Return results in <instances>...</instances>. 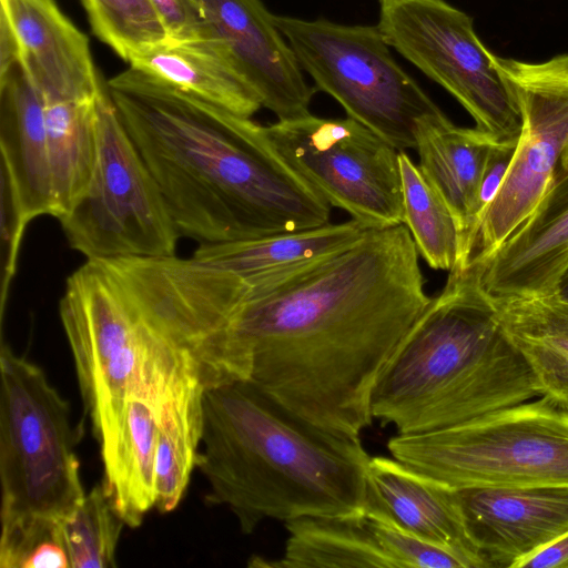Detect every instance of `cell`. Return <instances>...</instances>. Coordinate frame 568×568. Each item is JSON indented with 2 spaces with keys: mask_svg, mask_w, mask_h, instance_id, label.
<instances>
[{
  "mask_svg": "<svg viewBox=\"0 0 568 568\" xmlns=\"http://www.w3.org/2000/svg\"><path fill=\"white\" fill-rule=\"evenodd\" d=\"M192 290L205 322L191 354L205 387L251 379L332 432L359 437L372 394L430 297L405 224L255 280L200 266Z\"/></svg>",
  "mask_w": 568,
  "mask_h": 568,
  "instance_id": "1",
  "label": "cell"
},
{
  "mask_svg": "<svg viewBox=\"0 0 568 568\" xmlns=\"http://www.w3.org/2000/svg\"><path fill=\"white\" fill-rule=\"evenodd\" d=\"M106 85L180 236L216 244L329 223L332 207L251 118L132 67Z\"/></svg>",
  "mask_w": 568,
  "mask_h": 568,
  "instance_id": "2",
  "label": "cell"
},
{
  "mask_svg": "<svg viewBox=\"0 0 568 568\" xmlns=\"http://www.w3.org/2000/svg\"><path fill=\"white\" fill-rule=\"evenodd\" d=\"M196 466L206 500L243 534L268 519L365 514L369 455L361 438L323 428L251 379L204 388Z\"/></svg>",
  "mask_w": 568,
  "mask_h": 568,
  "instance_id": "3",
  "label": "cell"
},
{
  "mask_svg": "<svg viewBox=\"0 0 568 568\" xmlns=\"http://www.w3.org/2000/svg\"><path fill=\"white\" fill-rule=\"evenodd\" d=\"M479 263L449 271L407 331L372 394V415L397 434L432 432L544 395L505 333Z\"/></svg>",
  "mask_w": 568,
  "mask_h": 568,
  "instance_id": "4",
  "label": "cell"
},
{
  "mask_svg": "<svg viewBox=\"0 0 568 568\" xmlns=\"http://www.w3.org/2000/svg\"><path fill=\"white\" fill-rule=\"evenodd\" d=\"M0 372L1 540L12 541L51 528L85 494L68 402L4 343Z\"/></svg>",
  "mask_w": 568,
  "mask_h": 568,
  "instance_id": "5",
  "label": "cell"
},
{
  "mask_svg": "<svg viewBox=\"0 0 568 568\" xmlns=\"http://www.w3.org/2000/svg\"><path fill=\"white\" fill-rule=\"evenodd\" d=\"M387 448L455 489L568 486V407L542 395L452 427L396 434Z\"/></svg>",
  "mask_w": 568,
  "mask_h": 568,
  "instance_id": "6",
  "label": "cell"
},
{
  "mask_svg": "<svg viewBox=\"0 0 568 568\" xmlns=\"http://www.w3.org/2000/svg\"><path fill=\"white\" fill-rule=\"evenodd\" d=\"M274 20L316 89L397 151L415 149L417 124L443 113L395 61L377 26Z\"/></svg>",
  "mask_w": 568,
  "mask_h": 568,
  "instance_id": "7",
  "label": "cell"
},
{
  "mask_svg": "<svg viewBox=\"0 0 568 568\" xmlns=\"http://www.w3.org/2000/svg\"><path fill=\"white\" fill-rule=\"evenodd\" d=\"M98 146L89 183L59 220L87 260L175 255L181 237L163 194L125 129L102 79Z\"/></svg>",
  "mask_w": 568,
  "mask_h": 568,
  "instance_id": "8",
  "label": "cell"
},
{
  "mask_svg": "<svg viewBox=\"0 0 568 568\" xmlns=\"http://www.w3.org/2000/svg\"><path fill=\"white\" fill-rule=\"evenodd\" d=\"M387 44L448 91L496 143H518L523 115L473 19L444 0H378Z\"/></svg>",
  "mask_w": 568,
  "mask_h": 568,
  "instance_id": "9",
  "label": "cell"
},
{
  "mask_svg": "<svg viewBox=\"0 0 568 568\" xmlns=\"http://www.w3.org/2000/svg\"><path fill=\"white\" fill-rule=\"evenodd\" d=\"M276 154L331 207L369 227L404 224L398 152L347 116L305 115L263 125Z\"/></svg>",
  "mask_w": 568,
  "mask_h": 568,
  "instance_id": "10",
  "label": "cell"
},
{
  "mask_svg": "<svg viewBox=\"0 0 568 568\" xmlns=\"http://www.w3.org/2000/svg\"><path fill=\"white\" fill-rule=\"evenodd\" d=\"M59 311L82 399L101 443L121 418L151 324L104 260H87L68 277Z\"/></svg>",
  "mask_w": 568,
  "mask_h": 568,
  "instance_id": "11",
  "label": "cell"
},
{
  "mask_svg": "<svg viewBox=\"0 0 568 568\" xmlns=\"http://www.w3.org/2000/svg\"><path fill=\"white\" fill-rule=\"evenodd\" d=\"M497 61L518 98L523 128L503 184L476 224L466 266L486 262L523 226L568 158V54Z\"/></svg>",
  "mask_w": 568,
  "mask_h": 568,
  "instance_id": "12",
  "label": "cell"
},
{
  "mask_svg": "<svg viewBox=\"0 0 568 568\" xmlns=\"http://www.w3.org/2000/svg\"><path fill=\"white\" fill-rule=\"evenodd\" d=\"M211 40L222 48L278 120L305 115L316 88L311 87L296 57L261 0H196Z\"/></svg>",
  "mask_w": 568,
  "mask_h": 568,
  "instance_id": "13",
  "label": "cell"
},
{
  "mask_svg": "<svg viewBox=\"0 0 568 568\" xmlns=\"http://www.w3.org/2000/svg\"><path fill=\"white\" fill-rule=\"evenodd\" d=\"M469 538L491 567L514 566L568 531V486L456 489Z\"/></svg>",
  "mask_w": 568,
  "mask_h": 568,
  "instance_id": "14",
  "label": "cell"
},
{
  "mask_svg": "<svg viewBox=\"0 0 568 568\" xmlns=\"http://www.w3.org/2000/svg\"><path fill=\"white\" fill-rule=\"evenodd\" d=\"M483 266L496 302L552 295L568 267V158L532 215Z\"/></svg>",
  "mask_w": 568,
  "mask_h": 568,
  "instance_id": "15",
  "label": "cell"
},
{
  "mask_svg": "<svg viewBox=\"0 0 568 568\" xmlns=\"http://www.w3.org/2000/svg\"><path fill=\"white\" fill-rule=\"evenodd\" d=\"M27 73L45 100L93 99L102 74L94 67L89 39L54 0H0Z\"/></svg>",
  "mask_w": 568,
  "mask_h": 568,
  "instance_id": "16",
  "label": "cell"
},
{
  "mask_svg": "<svg viewBox=\"0 0 568 568\" xmlns=\"http://www.w3.org/2000/svg\"><path fill=\"white\" fill-rule=\"evenodd\" d=\"M365 515L485 559L468 536L456 489L393 456L369 457Z\"/></svg>",
  "mask_w": 568,
  "mask_h": 568,
  "instance_id": "17",
  "label": "cell"
},
{
  "mask_svg": "<svg viewBox=\"0 0 568 568\" xmlns=\"http://www.w3.org/2000/svg\"><path fill=\"white\" fill-rule=\"evenodd\" d=\"M0 152L29 220L54 217L45 99L20 60L0 72Z\"/></svg>",
  "mask_w": 568,
  "mask_h": 568,
  "instance_id": "18",
  "label": "cell"
},
{
  "mask_svg": "<svg viewBox=\"0 0 568 568\" xmlns=\"http://www.w3.org/2000/svg\"><path fill=\"white\" fill-rule=\"evenodd\" d=\"M415 139L418 165L450 209L459 227L460 254L454 267H464L477 220L481 176L496 142L476 128L456 126L444 113L420 121Z\"/></svg>",
  "mask_w": 568,
  "mask_h": 568,
  "instance_id": "19",
  "label": "cell"
},
{
  "mask_svg": "<svg viewBox=\"0 0 568 568\" xmlns=\"http://www.w3.org/2000/svg\"><path fill=\"white\" fill-rule=\"evenodd\" d=\"M160 397L135 385L129 392L121 418L100 443L103 484L126 526L142 524L155 506V458Z\"/></svg>",
  "mask_w": 568,
  "mask_h": 568,
  "instance_id": "20",
  "label": "cell"
},
{
  "mask_svg": "<svg viewBox=\"0 0 568 568\" xmlns=\"http://www.w3.org/2000/svg\"><path fill=\"white\" fill-rule=\"evenodd\" d=\"M129 64L245 118L263 108L258 95L214 40L166 41L136 54Z\"/></svg>",
  "mask_w": 568,
  "mask_h": 568,
  "instance_id": "21",
  "label": "cell"
},
{
  "mask_svg": "<svg viewBox=\"0 0 568 568\" xmlns=\"http://www.w3.org/2000/svg\"><path fill=\"white\" fill-rule=\"evenodd\" d=\"M371 227L354 219L292 233L202 244L192 257L242 280H255L305 264L346 247Z\"/></svg>",
  "mask_w": 568,
  "mask_h": 568,
  "instance_id": "22",
  "label": "cell"
},
{
  "mask_svg": "<svg viewBox=\"0 0 568 568\" xmlns=\"http://www.w3.org/2000/svg\"><path fill=\"white\" fill-rule=\"evenodd\" d=\"M204 386L194 366H184L170 382L159 404L155 458V507L175 509L196 466L201 444Z\"/></svg>",
  "mask_w": 568,
  "mask_h": 568,
  "instance_id": "23",
  "label": "cell"
},
{
  "mask_svg": "<svg viewBox=\"0 0 568 568\" xmlns=\"http://www.w3.org/2000/svg\"><path fill=\"white\" fill-rule=\"evenodd\" d=\"M495 303L544 395L568 407V302L552 294Z\"/></svg>",
  "mask_w": 568,
  "mask_h": 568,
  "instance_id": "24",
  "label": "cell"
},
{
  "mask_svg": "<svg viewBox=\"0 0 568 568\" xmlns=\"http://www.w3.org/2000/svg\"><path fill=\"white\" fill-rule=\"evenodd\" d=\"M285 527L288 537L282 558L253 557L251 567L393 568L365 515L302 517Z\"/></svg>",
  "mask_w": 568,
  "mask_h": 568,
  "instance_id": "25",
  "label": "cell"
},
{
  "mask_svg": "<svg viewBox=\"0 0 568 568\" xmlns=\"http://www.w3.org/2000/svg\"><path fill=\"white\" fill-rule=\"evenodd\" d=\"M398 163L404 224L427 265L449 272L460 254L457 222L442 195L405 151L398 152Z\"/></svg>",
  "mask_w": 568,
  "mask_h": 568,
  "instance_id": "26",
  "label": "cell"
},
{
  "mask_svg": "<svg viewBox=\"0 0 568 568\" xmlns=\"http://www.w3.org/2000/svg\"><path fill=\"white\" fill-rule=\"evenodd\" d=\"M125 523L99 484L78 507L55 525L57 540L63 546L72 568L116 566V547Z\"/></svg>",
  "mask_w": 568,
  "mask_h": 568,
  "instance_id": "27",
  "label": "cell"
},
{
  "mask_svg": "<svg viewBox=\"0 0 568 568\" xmlns=\"http://www.w3.org/2000/svg\"><path fill=\"white\" fill-rule=\"evenodd\" d=\"M92 32L129 62L168 41L150 0H81Z\"/></svg>",
  "mask_w": 568,
  "mask_h": 568,
  "instance_id": "28",
  "label": "cell"
},
{
  "mask_svg": "<svg viewBox=\"0 0 568 568\" xmlns=\"http://www.w3.org/2000/svg\"><path fill=\"white\" fill-rule=\"evenodd\" d=\"M365 516L393 568H489L480 556L426 540L387 520Z\"/></svg>",
  "mask_w": 568,
  "mask_h": 568,
  "instance_id": "29",
  "label": "cell"
},
{
  "mask_svg": "<svg viewBox=\"0 0 568 568\" xmlns=\"http://www.w3.org/2000/svg\"><path fill=\"white\" fill-rule=\"evenodd\" d=\"M0 185V307L3 316L10 285L17 271L21 240L30 220L11 178L2 168Z\"/></svg>",
  "mask_w": 568,
  "mask_h": 568,
  "instance_id": "30",
  "label": "cell"
},
{
  "mask_svg": "<svg viewBox=\"0 0 568 568\" xmlns=\"http://www.w3.org/2000/svg\"><path fill=\"white\" fill-rule=\"evenodd\" d=\"M171 42L211 40L210 28L196 0H150Z\"/></svg>",
  "mask_w": 568,
  "mask_h": 568,
  "instance_id": "31",
  "label": "cell"
},
{
  "mask_svg": "<svg viewBox=\"0 0 568 568\" xmlns=\"http://www.w3.org/2000/svg\"><path fill=\"white\" fill-rule=\"evenodd\" d=\"M517 143H496L490 149L478 192V212L476 224L488 204L494 200L500 189L507 170L511 163ZM475 224V227H476ZM474 227V231H475ZM473 231V233H474ZM473 236V234H471ZM470 236V240H471ZM469 240V243H470ZM469 248V244H468ZM467 248V255H468ZM467 262V256H466ZM466 266V263H465Z\"/></svg>",
  "mask_w": 568,
  "mask_h": 568,
  "instance_id": "32",
  "label": "cell"
},
{
  "mask_svg": "<svg viewBox=\"0 0 568 568\" xmlns=\"http://www.w3.org/2000/svg\"><path fill=\"white\" fill-rule=\"evenodd\" d=\"M568 568V531L519 560L514 568Z\"/></svg>",
  "mask_w": 568,
  "mask_h": 568,
  "instance_id": "33",
  "label": "cell"
},
{
  "mask_svg": "<svg viewBox=\"0 0 568 568\" xmlns=\"http://www.w3.org/2000/svg\"><path fill=\"white\" fill-rule=\"evenodd\" d=\"M70 561L57 539L40 542L26 559L22 568H69Z\"/></svg>",
  "mask_w": 568,
  "mask_h": 568,
  "instance_id": "34",
  "label": "cell"
},
{
  "mask_svg": "<svg viewBox=\"0 0 568 568\" xmlns=\"http://www.w3.org/2000/svg\"><path fill=\"white\" fill-rule=\"evenodd\" d=\"M18 60L20 57L17 40L7 20L0 16V72Z\"/></svg>",
  "mask_w": 568,
  "mask_h": 568,
  "instance_id": "35",
  "label": "cell"
},
{
  "mask_svg": "<svg viewBox=\"0 0 568 568\" xmlns=\"http://www.w3.org/2000/svg\"><path fill=\"white\" fill-rule=\"evenodd\" d=\"M560 298L568 302V267L560 277L556 293Z\"/></svg>",
  "mask_w": 568,
  "mask_h": 568,
  "instance_id": "36",
  "label": "cell"
}]
</instances>
